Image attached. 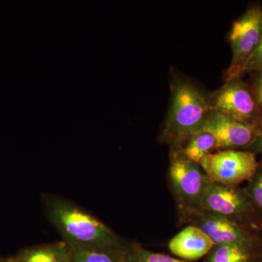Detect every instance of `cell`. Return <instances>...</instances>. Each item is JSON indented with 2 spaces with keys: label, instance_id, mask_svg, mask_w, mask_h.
Listing matches in <instances>:
<instances>
[{
  "label": "cell",
  "instance_id": "obj_1",
  "mask_svg": "<svg viewBox=\"0 0 262 262\" xmlns=\"http://www.w3.org/2000/svg\"><path fill=\"white\" fill-rule=\"evenodd\" d=\"M40 198L48 222L72 250L121 251L128 246L130 242L74 202L49 192Z\"/></svg>",
  "mask_w": 262,
  "mask_h": 262
},
{
  "label": "cell",
  "instance_id": "obj_2",
  "mask_svg": "<svg viewBox=\"0 0 262 262\" xmlns=\"http://www.w3.org/2000/svg\"><path fill=\"white\" fill-rule=\"evenodd\" d=\"M171 101L160 140L170 150H178L204 128L211 111L208 96L192 81L175 72L170 78Z\"/></svg>",
  "mask_w": 262,
  "mask_h": 262
},
{
  "label": "cell",
  "instance_id": "obj_3",
  "mask_svg": "<svg viewBox=\"0 0 262 262\" xmlns=\"http://www.w3.org/2000/svg\"><path fill=\"white\" fill-rule=\"evenodd\" d=\"M168 187L173 198L177 225L187 226L203 211V202L212 182L199 164L186 158L179 150H170Z\"/></svg>",
  "mask_w": 262,
  "mask_h": 262
},
{
  "label": "cell",
  "instance_id": "obj_4",
  "mask_svg": "<svg viewBox=\"0 0 262 262\" xmlns=\"http://www.w3.org/2000/svg\"><path fill=\"white\" fill-rule=\"evenodd\" d=\"M203 211L221 215L262 237V215L245 188L212 182L205 194Z\"/></svg>",
  "mask_w": 262,
  "mask_h": 262
},
{
  "label": "cell",
  "instance_id": "obj_5",
  "mask_svg": "<svg viewBox=\"0 0 262 262\" xmlns=\"http://www.w3.org/2000/svg\"><path fill=\"white\" fill-rule=\"evenodd\" d=\"M229 40L232 48L230 66L225 72V80L241 78L245 67L257 51L262 40V8L251 7L232 24Z\"/></svg>",
  "mask_w": 262,
  "mask_h": 262
},
{
  "label": "cell",
  "instance_id": "obj_6",
  "mask_svg": "<svg viewBox=\"0 0 262 262\" xmlns=\"http://www.w3.org/2000/svg\"><path fill=\"white\" fill-rule=\"evenodd\" d=\"M203 171L212 182L239 187L253 177L258 162L256 155L246 150H219L201 163Z\"/></svg>",
  "mask_w": 262,
  "mask_h": 262
},
{
  "label": "cell",
  "instance_id": "obj_7",
  "mask_svg": "<svg viewBox=\"0 0 262 262\" xmlns=\"http://www.w3.org/2000/svg\"><path fill=\"white\" fill-rule=\"evenodd\" d=\"M211 110L220 112L262 131V112L249 85L236 78L208 96Z\"/></svg>",
  "mask_w": 262,
  "mask_h": 262
},
{
  "label": "cell",
  "instance_id": "obj_8",
  "mask_svg": "<svg viewBox=\"0 0 262 262\" xmlns=\"http://www.w3.org/2000/svg\"><path fill=\"white\" fill-rule=\"evenodd\" d=\"M203 130L214 136L219 150H248L262 131L233 117L211 110Z\"/></svg>",
  "mask_w": 262,
  "mask_h": 262
},
{
  "label": "cell",
  "instance_id": "obj_9",
  "mask_svg": "<svg viewBox=\"0 0 262 262\" xmlns=\"http://www.w3.org/2000/svg\"><path fill=\"white\" fill-rule=\"evenodd\" d=\"M189 225L196 226L204 231L215 245L232 244L262 248L261 236L210 212L203 211L198 213Z\"/></svg>",
  "mask_w": 262,
  "mask_h": 262
},
{
  "label": "cell",
  "instance_id": "obj_10",
  "mask_svg": "<svg viewBox=\"0 0 262 262\" xmlns=\"http://www.w3.org/2000/svg\"><path fill=\"white\" fill-rule=\"evenodd\" d=\"M215 244L201 228L187 225L169 241L168 248L176 257L194 262L207 256Z\"/></svg>",
  "mask_w": 262,
  "mask_h": 262
},
{
  "label": "cell",
  "instance_id": "obj_11",
  "mask_svg": "<svg viewBox=\"0 0 262 262\" xmlns=\"http://www.w3.org/2000/svg\"><path fill=\"white\" fill-rule=\"evenodd\" d=\"M72 248L63 241L24 248L9 258L11 262H72Z\"/></svg>",
  "mask_w": 262,
  "mask_h": 262
},
{
  "label": "cell",
  "instance_id": "obj_12",
  "mask_svg": "<svg viewBox=\"0 0 262 262\" xmlns=\"http://www.w3.org/2000/svg\"><path fill=\"white\" fill-rule=\"evenodd\" d=\"M262 248L239 245H215L206 262H261Z\"/></svg>",
  "mask_w": 262,
  "mask_h": 262
},
{
  "label": "cell",
  "instance_id": "obj_13",
  "mask_svg": "<svg viewBox=\"0 0 262 262\" xmlns=\"http://www.w3.org/2000/svg\"><path fill=\"white\" fill-rule=\"evenodd\" d=\"M178 150L188 160L198 164L208 155L219 151L214 136L205 130L194 134Z\"/></svg>",
  "mask_w": 262,
  "mask_h": 262
},
{
  "label": "cell",
  "instance_id": "obj_14",
  "mask_svg": "<svg viewBox=\"0 0 262 262\" xmlns=\"http://www.w3.org/2000/svg\"><path fill=\"white\" fill-rule=\"evenodd\" d=\"M124 258L125 262H189L164 253L149 251L136 241L129 243Z\"/></svg>",
  "mask_w": 262,
  "mask_h": 262
},
{
  "label": "cell",
  "instance_id": "obj_15",
  "mask_svg": "<svg viewBox=\"0 0 262 262\" xmlns=\"http://www.w3.org/2000/svg\"><path fill=\"white\" fill-rule=\"evenodd\" d=\"M125 250L107 251L72 250V262H125Z\"/></svg>",
  "mask_w": 262,
  "mask_h": 262
},
{
  "label": "cell",
  "instance_id": "obj_16",
  "mask_svg": "<svg viewBox=\"0 0 262 262\" xmlns=\"http://www.w3.org/2000/svg\"><path fill=\"white\" fill-rule=\"evenodd\" d=\"M244 188L262 215V161L258 162L256 171Z\"/></svg>",
  "mask_w": 262,
  "mask_h": 262
},
{
  "label": "cell",
  "instance_id": "obj_17",
  "mask_svg": "<svg viewBox=\"0 0 262 262\" xmlns=\"http://www.w3.org/2000/svg\"><path fill=\"white\" fill-rule=\"evenodd\" d=\"M246 72L262 73V40L257 51L255 52L253 56L245 67L244 74Z\"/></svg>",
  "mask_w": 262,
  "mask_h": 262
},
{
  "label": "cell",
  "instance_id": "obj_18",
  "mask_svg": "<svg viewBox=\"0 0 262 262\" xmlns=\"http://www.w3.org/2000/svg\"><path fill=\"white\" fill-rule=\"evenodd\" d=\"M249 87L262 112V73H253L252 81Z\"/></svg>",
  "mask_w": 262,
  "mask_h": 262
},
{
  "label": "cell",
  "instance_id": "obj_19",
  "mask_svg": "<svg viewBox=\"0 0 262 262\" xmlns=\"http://www.w3.org/2000/svg\"><path fill=\"white\" fill-rule=\"evenodd\" d=\"M246 151H250L254 153L255 155L259 154L262 155V135L258 138L257 140L251 145L249 149Z\"/></svg>",
  "mask_w": 262,
  "mask_h": 262
},
{
  "label": "cell",
  "instance_id": "obj_20",
  "mask_svg": "<svg viewBox=\"0 0 262 262\" xmlns=\"http://www.w3.org/2000/svg\"><path fill=\"white\" fill-rule=\"evenodd\" d=\"M0 262H11L10 258H0Z\"/></svg>",
  "mask_w": 262,
  "mask_h": 262
},
{
  "label": "cell",
  "instance_id": "obj_21",
  "mask_svg": "<svg viewBox=\"0 0 262 262\" xmlns=\"http://www.w3.org/2000/svg\"><path fill=\"white\" fill-rule=\"evenodd\" d=\"M262 262V261H261Z\"/></svg>",
  "mask_w": 262,
  "mask_h": 262
}]
</instances>
